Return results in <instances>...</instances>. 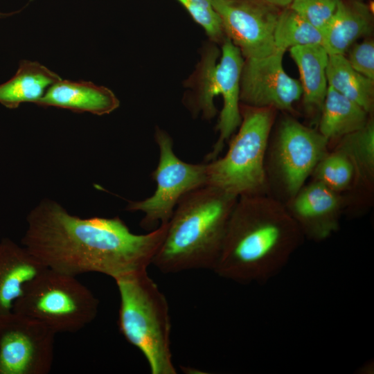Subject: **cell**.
<instances>
[{
    "mask_svg": "<svg viewBox=\"0 0 374 374\" xmlns=\"http://www.w3.org/2000/svg\"><path fill=\"white\" fill-rule=\"evenodd\" d=\"M346 57L352 68L362 75L374 80V42L366 39L353 44Z\"/></svg>",
    "mask_w": 374,
    "mask_h": 374,
    "instance_id": "cell-26",
    "label": "cell"
},
{
    "mask_svg": "<svg viewBox=\"0 0 374 374\" xmlns=\"http://www.w3.org/2000/svg\"><path fill=\"white\" fill-rule=\"evenodd\" d=\"M344 204L341 193L314 180L303 186L285 206L304 238L321 242L338 230Z\"/></svg>",
    "mask_w": 374,
    "mask_h": 374,
    "instance_id": "cell-12",
    "label": "cell"
},
{
    "mask_svg": "<svg viewBox=\"0 0 374 374\" xmlns=\"http://www.w3.org/2000/svg\"><path fill=\"white\" fill-rule=\"evenodd\" d=\"M339 0H293L290 8L321 31L333 17Z\"/></svg>",
    "mask_w": 374,
    "mask_h": 374,
    "instance_id": "cell-25",
    "label": "cell"
},
{
    "mask_svg": "<svg viewBox=\"0 0 374 374\" xmlns=\"http://www.w3.org/2000/svg\"><path fill=\"white\" fill-rule=\"evenodd\" d=\"M335 150L344 153L354 170L353 186L371 195L374 184V122L340 138Z\"/></svg>",
    "mask_w": 374,
    "mask_h": 374,
    "instance_id": "cell-20",
    "label": "cell"
},
{
    "mask_svg": "<svg viewBox=\"0 0 374 374\" xmlns=\"http://www.w3.org/2000/svg\"><path fill=\"white\" fill-rule=\"evenodd\" d=\"M373 29V14L364 0H339L337 10L321 31L329 55H344L358 39Z\"/></svg>",
    "mask_w": 374,
    "mask_h": 374,
    "instance_id": "cell-16",
    "label": "cell"
},
{
    "mask_svg": "<svg viewBox=\"0 0 374 374\" xmlns=\"http://www.w3.org/2000/svg\"><path fill=\"white\" fill-rule=\"evenodd\" d=\"M290 53L299 71L305 107L310 112L321 109L328 87L329 54L321 44L294 46Z\"/></svg>",
    "mask_w": 374,
    "mask_h": 374,
    "instance_id": "cell-17",
    "label": "cell"
},
{
    "mask_svg": "<svg viewBox=\"0 0 374 374\" xmlns=\"http://www.w3.org/2000/svg\"><path fill=\"white\" fill-rule=\"evenodd\" d=\"M188 12L193 19L215 42H223L225 38L222 20L213 8L211 0H177Z\"/></svg>",
    "mask_w": 374,
    "mask_h": 374,
    "instance_id": "cell-24",
    "label": "cell"
},
{
    "mask_svg": "<svg viewBox=\"0 0 374 374\" xmlns=\"http://www.w3.org/2000/svg\"><path fill=\"white\" fill-rule=\"evenodd\" d=\"M99 301L75 276L46 268L25 287L12 312L54 331L75 333L91 323Z\"/></svg>",
    "mask_w": 374,
    "mask_h": 374,
    "instance_id": "cell-6",
    "label": "cell"
},
{
    "mask_svg": "<svg viewBox=\"0 0 374 374\" xmlns=\"http://www.w3.org/2000/svg\"><path fill=\"white\" fill-rule=\"evenodd\" d=\"M55 332L12 312L0 317V374H47L54 357Z\"/></svg>",
    "mask_w": 374,
    "mask_h": 374,
    "instance_id": "cell-8",
    "label": "cell"
},
{
    "mask_svg": "<svg viewBox=\"0 0 374 374\" xmlns=\"http://www.w3.org/2000/svg\"><path fill=\"white\" fill-rule=\"evenodd\" d=\"M269 4H271L277 8L287 7L293 0H262Z\"/></svg>",
    "mask_w": 374,
    "mask_h": 374,
    "instance_id": "cell-27",
    "label": "cell"
},
{
    "mask_svg": "<svg viewBox=\"0 0 374 374\" xmlns=\"http://www.w3.org/2000/svg\"><path fill=\"white\" fill-rule=\"evenodd\" d=\"M120 296V332L144 355L152 374H176L167 299L147 271L114 280Z\"/></svg>",
    "mask_w": 374,
    "mask_h": 374,
    "instance_id": "cell-4",
    "label": "cell"
},
{
    "mask_svg": "<svg viewBox=\"0 0 374 374\" xmlns=\"http://www.w3.org/2000/svg\"><path fill=\"white\" fill-rule=\"evenodd\" d=\"M369 114L361 106L330 87L321 107L319 132L329 141L362 128Z\"/></svg>",
    "mask_w": 374,
    "mask_h": 374,
    "instance_id": "cell-19",
    "label": "cell"
},
{
    "mask_svg": "<svg viewBox=\"0 0 374 374\" xmlns=\"http://www.w3.org/2000/svg\"><path fill=\"white\" fill-rule=\"evenodd\" d=\"M46 268L24 247L8 238L0 242V317L12 312L26 286Z\"/></svg>",
    "mask_w": 374,
    "mask_h": 374,
    "instance_id": "cell-15",
    "label": "cell"
},
{
    "mask_svg": "<svg viewBox=\"0 0 374 374\" xmlns=\"http://www.w3.org/2000/svg\"><path fill=\"white\" fill-rule=\"evenodd\" d=\"M241 123L226 154L207 161L206 185L238 197L265 194V158L274 109L240 105Z\"/></svg>",
    "mask_w": 374,
    "mask_h": 374,
    "instance_id": "cell-5",
    "label": "cell"
},
{
    "mask_svg": "<svg viewBox=\"0 0 374 374\" xmlns=\"http://www.w3.org/2000/svg\"><path fill=\"white\" fill-rule=\"evenodd\" d=\"M326 78L329 87L371 114L374 107V80L355 71L344 55H329Z\"/></svg>",
    "mask_w": 374,
    "mask_h": 374,
    "instance_id": "cell-21",
    "label": "cell"
},
{
    "mask_svg": "<svg viewBox=\"0 0 374 374\" xmlns=\"http://www.w3.org/2000/svg\"><path fill=\"white\" fill-rule=\"evenodd\" d=\"M243 62L244 59L239 48L225 37L220 62L216 63L213 73L215 94H220L223 98V107L217 125L219 137L211 152L207 154L206 161L217 158L225 142L241 123L240 89Z\"/></svg>",
    "mask_w": 374,
    "mask_h": 374,
    "instance_id": "cell-13",
    "label": "cell"
},
{
    "mask_svg": "<svg viewBox=\"0 0 374 374\" xmlns=\"http://www.w3.org/2000/svg\"><path fill=\"white\" fill-rule=\"evenodd\" d=\"M312 174L314 181L339 193L349 190L354 182L350 161L344 153L335 149L323 157Z\"/></svg>",
    "mask_w": 374,
    "mask_h": 374,
    "instance_id": "cell-23",
    "label": "cell"
},
{
    "mask_svg": "<svg viewBox=\"0 0 374 374\" xmlns=\"http://www.w3.org/2000/svg\"><path fill=\"white\" fill-rule=\"evenodd\" d=\"M23 246L46 267L75 276L100 273L113 279L147 271L168 223L145 234L130 231L118 217L81 218L46 199L27 217Z\"/></svg>",
    "mask_w": 374,
    "mask_h": 374,
    "instance_id": "cell-1",
    "label": "cell"
},
{
    "mask_svg": "<svg viewBox=\"0 0 374 374\" xmlns=\"http://www.w3.org/2000/svg\"><path fill=\"white\" fill-rule=\"evenodd\" d=\"M328 142L319 131L295 119L287 118L281 123L274 158L279 179L290 199L328 153Z\"/></svg>",
    "mask_w": 374,
    "mask_h": 374,
    "instance_id": "cell-10",
    "label": "cell"
},
{
    "mask_svg": "<svg viewBox=\"0 0 374 374\" xmlns=\"http://www.w3.org/2000/svg\"><path fill=\"white\" fill-rule=\"evenodd\" d=\"M35 104L103 116L116 109L120 101L112 90L104 86L90 81L60 79L51 85Z\"/></svg>",
    "mask_w": 374,
    "mask_h": 374,
    "instance_id": "cell-14",
    "label": "cell"
},
{
    "mask_svg": "<svg viewBox=\"0 0 374 374\" xmlns=\"http://www.w3.org/2000/svg\"><path fill=\"white\" fill-rule=\"evenodd\" d=\"M60 79L58 74L37 62L21 60L14 76L0 84V103L9 109L24 103L35 104Z\"/></svg>",
    "mask_w": 374,
    "mask_h": 374,
    "instance_id": "cell-18",
    "label": "cell"
},
{
    "mask_svg": "<svg viewBox=\"0 0 374 374\" xmlns=\"http://www.w3.org/2000/svg\"><path fill=\"white\" fill-rule=\"evenodd\" d=\"M274 41L277 49L286 51L294 46L321 44L322 37L319 30L289 8L279 14Z\"/></svg>",
    "mask_w": 374,
    "mask_h": 374,
    "instance_id": "cell-22",
    "label": "cell"
},
{
    "mask_svg": "<svg viewBox=\"0 0 374 374\" xmlns=\"http://www.w3.org/2000/svg\"><path fill=\"white\" fill-rule=\"evenodd\" d=\"M154 139L159 150L157 168L152 173L157 182L154 194L141 201L129 202L126 210L141 211V226L154 229L168 223L179 201L189 192L206 185L207 163H189L175 154L173 141L164 130L157 127Z\"/></svg>",
    "mask_w": 374,
    "mask_h": 374,
    "instance_id": "cell-7",
    "label": "cell"
},
{
    "mask_svg": "<svg viewBox=\"0 0 374 374\" xmlns=\"http://www.w3.org/2000/svg\"><path fill=\"white\" fill-rule=\"evenodd\" d=\"M238 198L209 185L186 194L168 222L152 265L165 274L213 269Z\"/></svg>",
    "mask_w": 374,
    "mask_h": 374,
    "instance_id": "cell-3",
    "label": "cell"
},
{
    "mask_svg": "<svg viewBox=\"0 0 374 374\" xmlns=\"http://www.w3.org/2000/svg\"><path fill=\"white\" fill-rule=\"evenodd\" d=\"M304 238L280 201L265 194L240 196L212 270L238 283H266L283 269Z\"/></svg>",
    "mask_w": 374,
    "mask_h": 374,
    "instance_id": "cell-2",
    "label": "cell"
},
{
    "mask_svg": "<svg viewBox=\"0 0 374 374\" xmlns=\"http://www.w3.org/2000/svg\"><path fill=\"white\" fill-rule=\"evenodd\" d=\"M285 51L277 49L260 58L244 60L240 76V102L253 107L292 111L302 96L300 81L289 76L283 66Z\"/></svg>",
    "mask_w": 374,
    "mask_h": 374,
    "instance_id": "cell-11",
    "label": "cell"
},
{
    "mask_svg": "<svg viewBox=\"0 0 374 374\" xmlns=\"http://www.w3.org/2000/svg\"><path fill=\"white\" fill-rule=\"evenodd\" d=\"M19 10L15 12H10V13H4V12H0V18H2V17H8L10 15H12L16 12H19Z\"/></svg>",
    "mask_w": 374,
    "mask_h": 374,
    "instance_id": "cell-28",
    "label": "cell"
},
{
    "mask_svg": "<svg viewBox=\"0 0 374 374\" xmlns=\"http://www.w3.org/2000/svg\"><path fill=\"white\" fill-rule=\"evenodd\" d=\"M224 34L244 60L260 58L277 51L274 41L278 8L262 0H211Z\"/></svg>",
    "mask_w": 374,
    "mask_h": 374,
    "instance_id": "cell-9",
    "label": "cell"
}]
</instances>
